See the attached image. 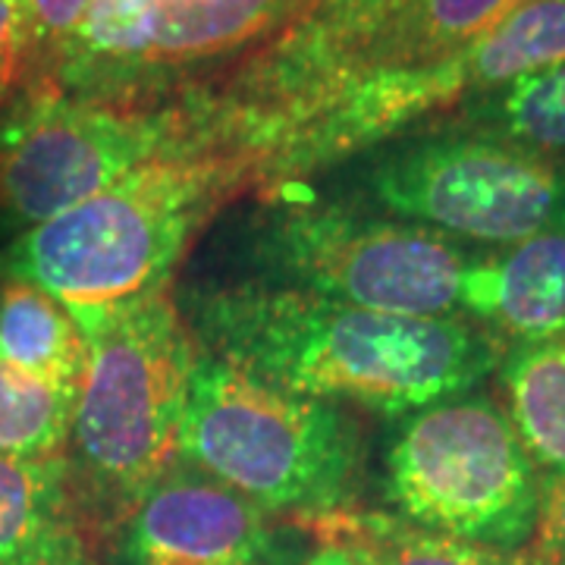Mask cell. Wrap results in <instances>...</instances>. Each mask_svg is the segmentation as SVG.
<instances>
[{
	"mask_svg": "<svg viewBox=\"0 0 565 565\" xmlns=\"http://www.w3.org/2000/svg\"><path fill=\"white\" fill-rule=\"evenodd\" d=\"M318 0H95L41 85L102 104H163L211 88ZM32 82V85H35Z\"/></svg>",
	"mask_w": 565,
	"mask_h": 565,
	"instance_id": "obj_5",
	"label": "cell"
},
{
	"mask_svg": "<svg viewBox=\"0 0 565 565\" xmlns=\"http://www.w3.org/2000/svg\"><path fill=\"white\" fill-rule=\"evenodd\" d=\"M255 185L258 161L243 151L158 158L25 230L0 252V270L35 282L66 308L151 296L170 289L195 233Z\"/></svg>",
	"mask_w": 565,
	"mask_h": 565,
	"instance_id": "obj_2",
	"label": "cell"
},
{
	"mask_svg": "<svg viewBox=\"0 0 565 565\" xmlns=\"http://www.w3.org/2000/svg\"><path fill=\"white\" fill-rule=\"evenodd\" d=\"M32 79L29 0H0V104L13 102Z\"/></svg>",
	"mask_w": 565,
	"mask_h": 565,
	"instance_id": "obj_19",
	"label": "cell"
},
{
	"mask_svg": "<svg viewBox=\"0 0 565 565\" xmlns=\"http://www.w3.org/2000/svg\"><path fill=\"white\" fill-rule=\"evenodd\" d=\"M311 525L355 544L371 565H531L527 556L519 559L515 553H505V550L430 534L396 515L343 512V515L321 519Z\"/></svg>",
	"mask_w": 565,
	"mask_h": 565,
	"instance_id": "obj_17",
	"label": "cell"
},
{
	"mask_svg": "<svg viewBox=\"0 0 565 565\" xmlns=\"http://www.w3.org/2000/svg\"><path fill=\"white\" fill-rule=\"evenodd\" d=\"M525 556L531 565H565V471L544 481L537 527Z\"/></svg>",
	"mask_w": 565,
	"mask_h": 565,
	"instance_id": "obj_21",
	"label": "cell"
},
{
	"mask_svg": "<svg viewBox=\"0 0 565 565\" xmlns=\"http://www.w3.org/2000/svg\"><path fill=\"white\" fill-rule=\"evenodd\" d=\"M541 493V468L490 396L462 393L412 412L386 452L396 519L465 544L527 546Z\"/></svg>",
	"mask_w": 565,
	"mask_h": 565,
	"instance_id": "obj_8",
	"label": "cell"
},
{
	"mask_svg": "<svg viewBox=\"0 0 565 565\" xmlns=\"http://www.w3.org/2000/svg\"><path fill=\"white\" fill-rule=\"evenodd\" d=\"M95 0H29V17H32V79L47 66V61L61 51L82 20L88 17Z\"/></svg>",
	"mask_w": 565,
	"mask_h": 565,
	"instance_id": "obj_20",
	"label": "cell"
},
{
	"mask_svg": "<svg viewBox=\"0 0 565 565\" xmlns=\"http://www.w3.org/2000/svg\"><path fill=\"white\" fill-rule=\"evenodd\" d=\"M195 151H223L199 95L129 107L25 85L0 114V221L32 230L141 163Z\"/></svg>",
	"mask_w": 565,
	"mask_h": 565,
	"instance_id": "obj_7",
	"label": "cell"
},
{
	"mask_svg": "<svg viewBox=\"0 0 565 565\" xmlns=\"http://www.w3.org/2000/svg\"><path fill=\"white\" fill-rule=\"evenodd\" d=\"M462 308L515 345L565 337V226L471 258Z\"/></svg>",
	"mask_w": 565,
	"mask_h": 565,
	"instance_id": "obj_11",
	"label": "cell"
},
{
	"mask_svg": "<svg viewBox=\"0 0 565 565\" xmlns=\"http://www.w3.org/2000/svg\"><path fill=\"white\" fill-rule=\"evenodd\" d=\"M177 459L274 515L321 522L355 503L364 437L333 403L264 384L202 352L185 390Z\"/></svg>",
	"mask_w": 565,
	"mask_h": 565,
	"instance_id": "obj_4",
	"label": "cell"
},
{
	"mask_svg": "<svg viewBox=\"0 0 565 565\" xmlns=\"http://www.w3.org/2000/svg\"><path fill=\"white\" fill-rule=\"evenodd\" d=\"M277 546L274 512L180 459L122 515L129 565H270Z\"/></svg>",
	"mask_w": 565,
	"mask_h": 565,
	"instance_id": "obj_10",
	"label": "cell"
},
{
	"mask_svg": "<svg viewBox=\"0 0 565 565\" xmlns=\"http://www.w3.org/2000/svg\"><path fill=\"white\" fill-rule=\"evenodd\" d=\"M248 258L264 282L408 318L459 315L471 264L444 233L292 189L248 221Z\"/></svg>",
	"mask_w": 565,
	"mask_h": 565,
	"instance_id": "obj_6",
	"label": "cell"
},
{
	"mask_svg": "<svg viewBox=\"0 0 565 565\" xmlns=\"http://www.w3.org/2000/svg\"><path fill=\"white\" fill-rule=\"evenodd\" d=\"M88 345L66 462L76 493L126 515L177 462L182 405L202 345L170 289L70 308Z\"/></svg>",
	"mask_w": 565,
	"mask_h": 565,
	"instance_id": "obj_3",
	"label": "cell"
},
{
	"mask_svg": "<svg viewBox=\"0 0 565 565\" xmlns=\"http://www.w3.org/2000/svg\"><path fill=\"white\" fill-rule=\"evenodd\" d=\"M0 362L41 384L79 390L88 345L70 308L35 282L0 270Z\"/></svg>",
	"mask_w": 565,
	"mask_h": 565,
	"instance_id": "obj_13",
	"label": "cell"
},
{
	"mask_svg": "<svg viewBox=\"0 0 565 565\" xmlns=\"http://www.w3.org/2000/svg\"><path fill=\"white\" fill-rule=\"evenodd\" d=\"M0 565H102L66 456L0 452Z\"/></svg>",
	"mask_w": 565,
	"mask_h": 565,
	"instance_id": "obj_12",
	"label": "cell"
},
{
	"mask_svg": "<svg viewBox=\"0 0 565 565\" xmlns=\"http://www.w3.org/2000/svg\"><path fill=\"white\" fill-rule=\"evenodd\" d=\"M475 98L565 61V0H522L465 47ZM471 98V102H475Z\"/></svg>",
	"mask_w": 565,
	"mask_h": 565,
	"instance_id": "obj_15",
	"label": "cell"
},
{
	"mask_svg": "<svg viewBox=\"0 0 565 565\" xmlns=\"http://www.w3.org/2000/svg\"><path fill=\"white\" fill-rule=\"evenodd\" d=\"M79 390L41 384L0 362V452L20 459L66 456Z\"/></svg>",
	"mask_w": 565,
	"mask_h": 565,
	"instance_id": "obj_18",
	"label": "cell"
},
{
	"mask_svg": "<svg viewBox=\"0 0 565 565\" xmlns=\"http://www.w3.org/2000/svg\"><path fill=\"white\" fill-rule=\"evenodd\" d=\"M505 415L544 478L565 471V337L505 349Z\"/></svg>",
	"mask_w": 565,
	"mask_h": 565,
	"instance_id": "obj_14",
	"label": "cell"
},
{
	"mask_svg": "<svg viewBox=\"0 0 565 565\" xmlns=\"http://www.w3.org/2000/svg\"><path fill=\"white\" fill-rule=\"evenodd\" d=\"M299 565H371L367 563V556H364L362 550L355 544H349L343 537H333L330 534V541L321 544L308 559H302Z\"/></svg>",
	"mask_w": 565,
	"mask_h": 565,
	"instance_id": "obj_22",
	"label": "cell"
},
{
	"mask_svg": "<svg viewBox=\"0 0 565 565\" xmlns=\"http://www.w3.org/2000/svg\"><path fill=\"white\" fill-rule=\"evenodd\" d=\"M364 189L393 217L449 239L503 248L565 226V161L515 141L444 126L371 151Z\"/></svg>",
	"mask_w": 565,
	"mask_h": 565,
	"instance_id": "obj_9",
	"label": "cell"
},
{
	"mask_svg": "<svg viewBox=\"0 0 565 565\" xmlns=\"http://www.w3.org/2000/svg\"><path fill=\"white\" fill-rule=\"evenodd\" d=\"M185 323L204 355L323 403L412 415L487 377L503 340L471 318H408L264 280L202 286Z\"/></svg>",
	"mask_w": 565,
	"mask_h": 565,
	"instance_id": "obj_1",
	"label": "cell"
},
{
	"mask_svg": "<svg viewBox=\"0 0 565 565\" xmlns=\"http://www.w3.org/2000/svg\"><path fill=\"white\" fill-rule=\"evenodd\" d=\"M452 126L515 141L553 161H565V61L500 92L465 102Z\"/></svg>",
	"mask_w": 565,
	"mask_h": 565,
	"instance_id": "obj_16",
	"label": "cell"
}]
</instances>
